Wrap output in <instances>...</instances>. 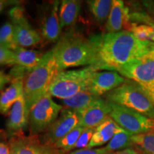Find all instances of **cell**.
I'll use <instances>...</instances> for the list:
<instances>
[{
  "label": "cell",
  "mask_w": 154,
  "mask_h": 154,
  "mask_svg": "<svg viewBox=\"0 0 154 154\" xmlns=\"http://www.w3.org/2000/svg\"><path fill=\"white\" fill-rule=\"evenodd\" d=\"M96 51L93 66L98 70L114 71L149 53L150 42L142 41L128 30L96 34L89 37Z\"/></svg>",
  "instance_id": "6da1fadb"
},
{
  "label": "cell",
  "mask_w": 154,
  "mask_h": 154,
  "mask_svg": "<svg viewBox=\"0 0 154 154\" xmlns=\"http://www.w3.org/2000/svg\"><path fill=\"white\" fill-rule=\"evenodd\" d=\"M53 51L59 72L72 67L93 66L96 51L90 38L70 29L61 36Z\"/></svg>",
  "instance_id": "7a4b0ae2"
},
{
  "label": "cell",
  "mask_w": 154,
  "mask_h": 154,
  "mask_svg": "<svg viewBox=\"0 0 154 154\" xmlns=\"http://www.w3.org/2000/svg\"><path fill=\"white\" fill-rule=\"evenodd\" d=\"M59 72L53 49H51L44 53L40 63L26 76L24 96L29 115L32 106L49 94V88Z\"/></svg>",
  "instance_id": "3957f363"
},
{
  "label": "cell",
  "mask_w": 154,
  "mask_h": 154,
  "mask_svg": "<svg viewBox=\"0 0 154 154\" xmlns=\"http://www.w3.org/2000/svg\"><path fill=\"white\" fill-rule=\"evenodd\" d=\"M106 99L154 119V103L137 82L126 79L124 84L106 94Z\"/></svg>",
  "instance_id": "277c9868"
},
{
  "label": "cell",
  "mask_w": 154,
  "mask_h": 154,
  "mask_svg": "<svg viewBox=\"0 0 154 154\" xmlns=\"http://www.w3.org/2000/svg\"><path fill=\"white\" fill-rule=\"evenodd\" d=\"M97 71L94 66H88L82 69L60 72L51 84L49 94L62 100L79 92L88 91L93 74Z\"/></svg>",
  "instance_id": "5b68a950"
},
{
  "label": "cell",
  "mask_w": 154,
  "mask_h": 154,
  "mask_svg": "<svg viewBox=\"0 0 154 154\" xmlns=\"http://www.w3.org/2000/svg\"><path fill=\"white\" fill-rule=\"evenodd\" d=\"M107 101L111 109L109 117L123 129L133 136L154 131V119L113 102Z\"/></svg>",
  "instance_id": "8992f818"
},
{
  "label": "cell",
  "mask_w": 154,
  "mask_h": 154,
  "mask_svg": "<svg viewBox=\"0 0 154 154\" xmlns=\"http://www.w3.org/2000/svg\"><path fill=\"white\" fill-rule=\"evenodd\" d=\"M50 94L44 96L32 106L29 115L31 135L44 133L58 118L63 107L53 101Z\"/></svg>",
  "instance_id": "52a82bcc"
},
{
  "label": "cell",
  "mask_w": 154,
  "mask_h": 154,
  "mask_svg": "<svg viewBox=\"0 0 154 154\" xmlns=\"http://www.w3.org/2000/svg\"><path fill=\"white\" fill-rule=\"evenodd\" d=\"M9 17L14 29L15 42L18 47H34L41 42L42 36L31 26L25 17L23 7L17 5L11 8Z\"/></svg>",
  "instance_id": "ba28073f"
},
{
  "label": "cell",
  "mask_w": 154,
  "mask_h": 154,
  "mask_svg": "<svg viewBox=\"0 0 154 154\" xmlns=\"http://www.w3.org/2000/svg\"><path fill=\"white\" fill-rule=\"evenodd\" d=\"M9 154H63L54 145L42 141L38 135L24 134L9 138Z\"/></svg>",
  "instance_id": "9c48e42d"
},
{
  "label": "cell",
  "mask_w": 154,
  "mask_h": 154,
  "mask_svg": "<svg viewBox=\"0 0 154 154\" xmlns=\"http://www.w3.org/2000/svg\"><path fill=\"white\" fill-rule=\"evenodd\" d=\"M121 76L138 84L154 82V51L127 63L116 71Z\"/></svg>",
  "instance_id": "30bf717a"
},
{
  "label": "cell",
  "mask_w": 154,
  "mask_h": 154,
  "mask_svg": "<svg viewBox=\"0 0 154 154\" xmlns=\"http://www.w3.org/2000/svg\"><path fill=\"white\" fill-rule=\"evenodd\" d=\"M79 124V116L78 112L72 109L63 108L58 118L44 132L40 137L46 143L54 145L58 140L72 131Z\"/></svg>",
  "instance_id": "8fae6325"
},
{
  "label": "cell",
  "mask_w": 154,
  "mask_h": 154,
  "mask_svg": "<svg viewBox=\"0 0 154 154\" xmlns=\"http://www.w3.org/2000/svg\"><path fill=\"white\" fill-rule=\"evenodd\" d=\"M125 81L126 79L124 76L114 71H97L93 74L88 91L100 97L119 87L124 84Z\"/></svg>",
  "instance_id": "7c38bea8"
},
{
  "label": "cell",
  "mask_w": 154,
  "mask_h": 154,
  "mask_svg": "<svg viewBox=\"0 0 154 154\" xmlns=\"http://www.w3.org/2000/svg\"><path fill=\"white\" fill-rule=\"evenodd\" d=\"M6 126L9 138L24 134V131L29 126V113L24 95L11 107Z\"/></svg>",
  "instance_id": "4fadbf2b"
},
{
  "label": "cell",
  "mask_w": 154,
  "mask_h": 154,
  "mask_svg": "<svg viewBox=\"0 0 154 154\" xmlns=\"http://www.w3.org/2000/svg\"><path fill=\"white\" fill-rule=\"evenodd\" d=\"M60 4L59 1H54L44 12L41 24V34L47 42H57L61 37L62 29L59 17Z\"/></svg>",
  "instance_id": "5bb4252c"
},
{
  "label": "cell",
  "mask_w": 154,
  "mask_h": 154,
  "mask_svg": "<svg viewBox=\"0 0 154 154\" xmlns=\"http://www.w3.org/2000/svg\"><path fill=\"white\" fill-rule=\"evenodd\" d=\"M110 111L108 101L101 98L94 105L84 110L78 111L79 116V126L84 128H96L109 118Z\"/></svg>",
  "instance_id": "9a60e30c"
},
{
  "label": "cell",
  "mask_w": 154,
  "mask_h": 154,
  "mask_svg": "<svg viewBox=\"0 0 154 154\" xmlns=\"http://www.w3.org/2000/svg\"><path fill=\"white\" fill-rule=\"evenodd\" d=\"M130 10L122 0H113L110 14L108 17L106 29L108 33H116L128 29L130 25Z\"/></svg>",
  "instance_id": "2e32d148"
},
{
  "label": "cell",
  "mask_w": 154,
  "mask_h": 154,
  "mask_svg": "<svg viewBox=\"0 0 154 154\" xmlns=\"http://www.w3.org/2000/svg\"><path fill=\"white\" fill-rule=\"evenodd\" d=\"M130 20L142 24L132 23L127 30L132 32L138 39L154 42V19L149 14L142 11L130 12Z\"/></svg>",
  "instance_id": "e0dca14e"
},
{
  "label": "cell",
  "mask_w": 154,
  "mask_h": 154,
  "mask_svg": "<svg viewBox=\"0 0 154 154\" xmlns=\"http://www.w3.org/2000/svg\"><path fill=\"white\" fill-rule=\"evenodd\" d=\"M24 79L12 81L0 95V115H7L19 98L24 95Z\"/></svg>",
  "instance_id": "ac0fdd59"
},
{
  "label": "cell",
  "mask_w": 154,
  "mask_h": 154,
  "mask_svg": "<svg viewBox=\"0 0 154 154\" xmlns=\"http://www.w3.org/2000/svg\"><path fill=\"white\" fill-rule=\"evenodd\" d=\"M15 65L29 73L42 61L44 53L37 50L26 49L19 47L14 51Z\"/></svg>",
  "instance_id": "d6986e66"
},
{
  "label": "cell",
  "mask_w": 154,
  "mask_h": 154,
  "mask_svg": "<svg viewBox=\"0 0 154 154\" xmlns=\"http://www.w3.org/2000/svg\"><path fill=\"white\" fill-rule=\"evenodd\" d=\"M119 128V125L111 117H109L101 124L96 127L87 149H91L109 143Z\"/></svg>",
  "instance_id": "ffe728a7"
},
{
  "label": "cell",
  "mask_w": 154,
  "mask_h": 154,
  "mask_svg": "<svg viewBox=\"0 0 154 154\" xmlns=\"http://www.w3.org/2000/svg\"><path fill=\"white\" fill-rule=\"evenodd\" d=\"M81 10V2L77 0H63L59 11V22L61 29L72 26L76 22Z\"/></svg>",
  "instance_id": "44dd1931"
},
{
  "label": "cell",
  "mask_w": 154,
  "mask_h": 154,
  "mask_svg": "<svg viewBox=\"0 0 154 154\" xmlns=\"http://www.w3.org/2000/svg\"><path fill=\"white\" fill-rule=\"evenodd\" d=\"M100 99L101 97L94 96L88 91H82L67 99H62L61 103L65 108L78 112L94 105Z\"/></svg>",
  "instance_id": "7402d4cb"
},
{
  "label": "cell",
  "mask_w": 154,
  "mask_h": 154,
  "mask_svg": "<svg viewBox=\"0 0 154 154\" xmlns=\"http://www.w3.org/2000/svg\"><path fill=\"white\" fill-rule=\"evenodd\" d=\"M132 136L131 134L119 126L114 136L105 146L106 149L111 153H116L121 150L128 149L129 146H133Z\"/></svg>",
  "instance_id": "603a6c76"
},
{
  "label": "cell",
  "mask_w": 154,
  "mask_h": 154,
  "mask_svg": "<svg viewBox=\"0 0 154 154\" xmlns=\"http://www.w3.org/2000/svg\"><path fill=\"white\" fill-rule=\"evenodd\" d=\"M92 16L97 22L102 24L107 21L110 14L113 0H90L87 1Z\"/></svg>",
  "instance_id": "cb8c5ba5"
},
{
  "label": "cell",
  "mask_w": 154,
  "mask_h": 154,
  "mask_svg": "<svg viewBox=\"0 0 154 154\" xmlns=\"http://www.w3.org/2000/svg\"><path fill=\"white\" fill-rule=\"evenodd\" d=\"M132 142L139 154H154V131L133 136Z\"/></svg>",
  "instance_id": "d4e9b609"
},
{
  "label": "cell",
  "mask_w": 154,
  "mask_h": 154,
  "mask_svg": "<svg viewBox=\"0 0 154 154\" xmlns=\"http://www.w3.org/2000/svg\"><path fill=\"white\" fill-rule=\"evenodd\" d=\"M85 129L82 126H78L68 134L63 136L62 138L58 140L54 144V146L57 149L62 152L63 154H65L67 152H71L74 150V147L76 144L77 140L79 138L80 135Z\"/></svg>",
  "instance_id": "484cf974"
},
{
  "label": "cell",
  "mask_w": 154,
  "mask_h": 154,
  "mask_svg": "<svg viewBox=\"0 0 154 154\" xmlns=\"http://www.w3.org/2000/svg\"><path fill=\"white\" fill-rule=\"evenodd\" d=\"M0 46L12 51L19 47L15 42L14 29L11 22L5 23L0 27Z\"/></svg>",
  "instance_id": "4316f807"
},
{
  "label": "cell",
  "mask_w": 154,
  "mask_h": 154,
  "mask_svg": "<svg viewBox=\"0 0 154 154\" xmlns=\"http://www.w3.org/2000/svg\"><path fill=\"white\" fill-rule=\"evenodd\" d=\"M95 130L96 128H85L84 131L82 133V134L80 135L79 139L77 140L74 147V150L87 149L88 144H89L92 138V136L95 132Z\"/></svg>",
  "instance_id": "83f0119b"
},
{
  "label": "cell",
  "mask_w": 154,
  "mask_h": 154,
  "mask_svg": "<svg viewBox=\"0 0 154 154\" xmlns=\"http://www.w3.org/2000/svg\"><path fill=\"white\" fill-rule=\"evenodd\" d=\"M0 65H15V54L14 51L0 46Z\"/></svg>",
  "instance_id": "f1b7e54d"
},
{
  "label": "cell",
  "mask_w": 154,
  "mask_h": 154,
  "mask_svg": "<svg viewBox=\"0 0 154 154\" xmlns=\"http://www.w3.org/2000/svg\"><path fill=\"white\" fill-rule=\"evenodd\" d=\"M111 153L106 149L105 147L99 148V149H79L76 151H72L67 154H116Z\"/></svg>",
  "instance_id": "f546056e"
},
{
  "label": "cell",
  "mask_w": 154,
  "mask_h": 154,
  "mask_svg": "<svg viewBox=\"0 0 154 154\" xmlns=\"http://www.w3.org/2000/svg\"><path fill=\"white\" fill-rule=\"evenodd\" d=\"M9 140H7V134L5 131H0V154H9Z\"/></svg>",
  "instance_id": "4dcf8cb0"
},
{
  "label": "cell",
  "mask_w": 154,
  "mask_h": 154,
  "mask_svg": "<svg viewBox=\"0 0 154 154\" xmlns=\"http://www.w3.org/2000/svg\"><path fill=\"white\" fill-rule=\"evenodd\" d=\"M12 79L9 74H5L2 71H0V91L9 83H11Z\"/></svg>",
  "instance_id": "1f68e13d"
},
{
  "label": "cell",
  "mask_w": 154,
  "mask_h": 154,
  "mask_svg": "<svg viewBox=\"0 0 154 154\" xmlns=\"http://www.w3.org/2000/svg\"><path fill=\"white\" fill-rule=\"evenodd\" d=\"M142 88L147 93L148 95L150 96V98L153 100L154 99V82L149 83V84H139Z\"/></svg>",
  "instance_id": "d6a6232c"
},
{
  "label": "cell",
  "mask_w": 154,
  "mask_h": 154,
  "mask_svg": "<svg viewBox=\"0 0 154 154\" xmlns=\"http://www.w3.org/2000/svg\"><path fill=\"white\" fill-rule=\"evenodd\" d=\"M20 4L19 1H14V0H0V12L4 9L11 5H18Z\"/></svg>",
  "instance_id": "836d02e7"
},
{
  "label": "cell",
  "mask_w": 154,
  "mask_h": 154,
  "mask_svg": "<svg viewBox=\"0 0 154 154\" xmlns=\"http://www.w3.org/2000/svg\"><path fill=\"white\" fill-rule=\"evenodd\" d=\"M143 5L151 14V17L154 19V1H143L142 2Z\"/></svg>",
  "instance_id": "e575fe53"
},
{
  "label": "cell",
  "mask_w": 154,
  "mask_h": 154,
  "mask_svg": "<svg viewBox=\"0 0 154 154\" xmlns=\"http://www.w3.org/2000/svg\"><path fill=\"white\" fill-rule=\"evenodd\" d=\"M116 154H139L138 152L132 148H128V149H126L125 150H123V151L117 152Z\"/></svg>",
  "instance_id": "d590c367"
},
{
  "label": "cell",
  "mask_w": 154,
  "mask_h": 154,
  "mask_svg": "<svg viewBox=\"0 0 154 154\" xmlns=\"http://www.w3.org/2000/svg\"><path fill=\"white\" fill-rule=\"evenodd\" d=\"M150 49L151 51H154V42H150Z\"/></svg>",
  "instance_id": "8d00e7d4"
},
{
  "label": "cell",
  "mask_w": 154,
  "mask_h": 154,
  "mask_svg": "<svg viewBox=\"0 0 154 154\" xmlns=\"http://www.w3.org/2000/svg\"><path fill=\"white\" fill-rule=\"evenodd\" d=\"M152 101H153V103H154V99H153V100H152Z\"/></svg>",
  "instance_id": "74e56055"
}]
</instances>
